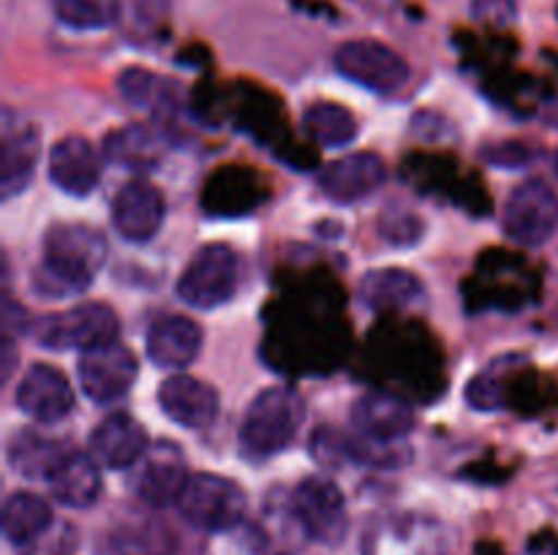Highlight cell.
<instances>
[{
    "label": "cell",
    "instance_id": "obj_1",
    "mask_svg": "<svg viewBox=\"0 0 558 555\" xmlns=\"http://www.w3.org/2000/svg\"><path fill=\"white\" fill-rule=\"evenodd\" d=\"M265 341V359L276 370L292 375L327 373L347 357L349 330L341 316L338 294L308 288L305 294L278 303Z\"/></svg>",
    "mask_w": 558,
    "mask_h": 555
},
{
    "label": "cell",
    "instance_id": "obj_2",
    "mask_svg": "<svg viewBox=\"0 0 558 555\" xmlns=\"http://www.w3.org/2000/svg\"><path fill=\"white\" fill-rule=\"evenodd\" d=\"M107 239L85 223H54L44 234L41 261L31 275L41 299H71L85 294L107 261Z\"/></svg>",
    "mask_w": 558,
    "mask_h": 555
},
{
    "label": "cell",
    "instance_id": "obj_3",
    "mask_svg": "<svg viewBox=\"0 0 558 555\" xmlns=\"http://www.w3.org/2000/svg\"><path fill=\"white\" fill-rule=\"evenodd\" d=\"M365 370L371 379L385 384L387 392L401 386L409 392L414 390V395L430 397L439 384V346L417 324L381 321L379 330L368 337Z\"/></svg>",
    "mask_w": 558,
    "mask_h": 555
},
{
    "label": "cell",
    "instance_id": "obj_4",
    "mask_svg": "<svg viewBox=\"0 0 558 555\" xmlns=\"http://www.w3.org/2000/svg\"><path fill=\"white\" fill-rule=\"evenodd\" d=\"M305 422V400L294 386H270L245 408L240 449L251 460H270L292 446Z\"/></svg>",
    "mask_w": 558,
    "mask_h": 555
},
{
    "label": "cell",
    "instance_id": "obj_5",
    "mask_svg": "<svg viewBox=\"0 0 558 555\" xmlns=\"http://www.w3.org/2000/svg\"><path fill=\"white\" fill-rule=\"evenodd\" d=\"M31 332L38 346L52 351H90L118 341L120 321L109 305L82 303L63 313L44 316L31 326Z\"/></svg>",
    "mask_w": 558,
    "mask_h": 555
},
{
    "label": "cell",
    "instance_id": "obj_6",
    "mask_svg": "<svg viewBox=\"0 0 558 555\" xmlns=\"http://www.w3.org/2000/svg\"><path fill=\"white\" fill-rule=\"evenodd\" d=\"M174 506L189 526L221 533L243 522L248 501H245L243 488L232 479L218 477V473H191Z\"/></svg>",
    "mask_w": 558,
    "mask_h": 555
},
{
    "label": "cell",
    "instance_id": "obj_7",
    "mask_svg": "<svg viewBox=\"0 0 558 555\" xmlns=\"http://www.w3.org/2000/svg\"><path fill=\"white\" fill-rule=\"evenodd\" d=\"M240 283V259L223 243L202 245L191 256L178 281V297L196 310H213L234 297Z\"/></svg>",
    "mask_w": 558,
    "mask_h": 555
},
{
    "label": "cell",
    "instance_id": "obj_8",
    "mask_svg": "<svg viewBox=\"0 0 558 555\" xmlns=\"http://www.w3.org/2000/svg\"><path fill=\"white\" fill-rule=\"evenodd\" d=\"M332 65L343 79L365 87L379 96H392L409 82V63L390 49L387 44L374 38H352L343 41L332 54Z\"/></svg>",
    "mask_w": 558,
    "mask_h": 555
},
{
    "label": "cell",
    "instance_id": "obj_9",
    "mask_svg": "<svg viewBox=\"0 0 558 555\" xmlns=\"http://www.w3.org/2000/svg\"><path fill=\"white\" fill-rule=\"evenodd\" d=\"M505 234L523 248H539L558 229V194L545 180H526L505 205Z\"/></svg>",
    "mask_w": 558,
    "mask_h": 555
},
{
    "label": "cell",
    "instance_id": "obj_10",
    "mask_svg": "<svg viewBox=\"0 0 558 555\" xmlns=\"http://www.w3.org/2000/svg\"><path fill=\"white\" fill-rule=\"evenodd\" d=\"M311 449L314 457L325 466H343V462H354V466L365 468H381V471H396L412 460V446L407 441H381L371 439L363 433H341L336 428H319L311 439Z\"/></svg>",
    "mask_w": 558,
    "mask_h": 555
},
{
    "label": "cell",
    "instance_id": "obj_11",
    "mask_svg": "<svg viewBox=\"0 0 558 555\" xmlns=\"http://www.w3.org/2000/svg\"><path fill=\"white\" fill-rule=\"evenodd\" d=\"M129 488L142 504L169 506L178 504L180 493L189 484V462L174 441H153L145 455L129 468Z\"/></svg>",
    "mask_w": 558,
    "mask_h": 555
},
{
    "label": "cell",
    "instance_id": "obj_12",
    "mask_svg": "<svg viewBox=\"0 0 558 555\" xmlns=\"http://www.w3.org/2000/svg\"><path fill=\"white\" fill-rule=\"evenodd\" d=\"M292 501L308 539L319 544H330V547H336V544L347 539V498H343L341 488L330 477H322V473L305 477L292 490Z\"/></svg>",
    "mask_w": 558,
    "mask_h": 555
},
{
    "label": "cell",
    "instance_id": "obj_13",
    "mask_svg": "<svg viewBox=\"0 0 558 555\" xmlns=\"http://www.w3.org/2000/svg\"><path fill=\"white\" fill-rule=\"evenodd\" d=\"M76 373H80L82 392L93 403L109 406V403H118L129 395L136 375H140V365L123 343L114 341L107 346L82 351Z\"/></svg>",
    "mask_w": 558,
    "mask_h": 555
},
{
    "label": "cell",
    "instance_id": "obj_14",
    "mask_svg": "<svg viewBox=\"0 0 558 555\" xmlns=\"http://www.w3.org/2000/svg\"><path fill=\"white\" fill-rule=\"evenodd\" d=\"M38 158H41L38 128L31 120L5 107L3 123H0V190H3V199L25 194L36 174Z\"/></svg>",
    "mask_w": 558,
    "mask_h": 555
},
{
    "label": "cell",
    "instance_id": "obj_15",
    "mask_svg": "<svg viewBox=\"0 0 558 555\" xmlns=\"http://www.w3.org/2000/svg\"><path fill=\"white\" fill-rule=\"evenodd\" d=\"M526 299V267L510 254H490L466 283V303L474 310H515Z\"/></svg>",
    "mask_w": 558,
    "mask_h": 555
},
{
    "label": "cell",
    "instance_id": "obj_16",
    "mask_svg": "<svg viewBox=\"0 0 558 555\" xmlns=\"http://www.w3.org/2000/svg\"><path fill=\"white\" fill-rule=\"evenodd\" d=\"M167 201L156 185L145 180H131L112 199V226L125 243H150L163 226Z\"/></svg>",
    "mask_w": 558,
    "mask_h": 555
},
{
    "label": "cell",
    "instance_id": "obj_17",
    "mask_svg": "<svg viewBox=\"0 0 558 555\" xmlns=\"http://www.w3.org/2000/svg\"><path fill=\"white\" fill-rule=\"evenodd\" d=\"M385 180V158L376 156V152H352V156L327 163L316 183H319L322 194L336 205H354V201L379 190Z\"/></svg>",
    "mask_w": 558,
    "mask_h": 555
},
{
    "label": "cell",
    "instance_id": "obj_18",
    "mask_svg": "<svg viewBox=\"0 0 558 555\" xmlns=\"http://www.w3.org/2000/svg\"><path fill=\"white\" fill-rule=\"evenodd\" d=\"M16 406L36 422L58 424L74 408V390L58 368L36 362L25 370L16 386Z\"/></svg>",
    "mask_w": 558,
    "mask_h": 555
},
{
    "label": "cell",
    "instance_id": "obj_19",
    "mask_svg": "<svg viewBox=\"0 0 558 555\" xmlns=\"http://www.w3.org/2000/svg\"><path fill=\"white\" fill-rule=\"evenodd\" d=\"M417 424L414 406L403 395L387 390H371L352 406V428L357 433L381 441H407Z\"/></svg>",
    "mask_w": 558,
    "mask_h": 555
},
{
    "label": "cell",
    "instance_id": "obj_20",
    "mask_svg": "<svg viewBox=\"0 0 558 555\" xmlns=\"http://www.w3.org/2000/svg\"><path fill=\"white\" fill-rule=\"evenodd\" d=\"M265 201V185L248 166H223L202 188V210L213 218L248 215Z\"/></svg>",
    "mask_w": 558,
    "mask_h": 555
},
{
    "label": "cell",
    "instance_id": "obj_21",
    "mask_svg": "<svg viewBox=\"0 0 558 555\" xmlns=\"http://www.w3.org/2000/svg\"><path fill=\"white\" fill-rule=\"evenodd\" d=\"M357 297L374 313L398 316L425 308L428 294H425L423 281L414 272L385 267V270H371L360 278Z\"/></svg>",
    "mask_w": 558,
    "mask_h": 555
},
{
    "label": "cell",
    "instance_id": "obj_22",
    "mask_svg": "<svg viewBox=\"0 0 558 555\" xmlns=\"http://www.w3.org/2000/svg\"><path fill=\"white\" fill-rule=\"evenodd\" d=\"M167 125L131 123L114 128L104 136V158L114 166L131 169V172H150L163 161L169 150Z\"/></svg>",
    "mask_w": 558,
    "mask_h": 555
},
{
    "label": "cell",
    "instance_id": "obj_23",
    "mask_svg": "<svg viewBox=\"0 0 558 555\" xmlns=\"http://www.w3.org/2000/svg\"><path fill=\"white\" fill-rule=\"evenodd\" d=\"M158 406L185 430H207L218 419L221 403L218 392L210 384L191 375H172L158 386Z\"/></svg>",
    "mask_w": 558,
    "mask_h": 555
},
{
    "label": "cell",
    "instance_id": "obj_24",
    "mask_svg": "<svg viewBox=\"0 0 558 555\" xmlns=\"http://www.w3.org/2000/svg\"><path fill=\"white\" fill-rule=\"evenodd\" d=\"M49 180L69 196H90L101 180V156L85 136H65L49 150Z\"/></svg>",
    "mask_w": 558,
    "mask_h": 555
},
{
    "label": "cell",
    "instance_id": "obj_25",
    "mask_svg": "<svg viewBox=\"0 0 558 555\" xmlns=\"http://www.w3.org/2000/svg\"><path fill=\"white\" fill-rule=\"evenodd\" d=\"M147 446H150V439L145 428L123 411L101 419L90 435V455L96 457L98 466L112 468V471H129L145 455Z\"/></svg>",
    "mask_w": 558,
    "mask_h": 555
},
{
    "label": "cell",
    "instance_id": "obj_26",
    "mask_svg": "<svg viewBox=\"0 0 558 555\" xmlns=\"http://www.w3.org/2000/svg\"><path fill=\"white\" fill-rule=\"evenodd\" d=\"M251 539L259 555H292L303 539H308L298 509H294L292 493L272 490L265 501V509L259 511V520L251 528Z\"/></svg>",
    "mask_w": 558,
    "mask_h": 555
},
{
    "label": "cell",
    "instance_id": "obj_27",
    "mask_svg": "<svg viewBox=\"0 0 558 555\" xmlns=\"http://www.w3.org/2000/svg\"><path fill=\"white\" fill-rule=\"evenodd\" d=\"M202 326L185 316H163L147 332V357L163 370H183L199 357Z\"/></svg>",
    "mask_w": 558,
    "mask_h": 555
},
{
    "label": "cell",
    "instance_id": "obj_28",
    "mask_svg": "<svg viewBox=\"0 0 558 555\" xmlns=\"http://www.w3.org/2000/svg\"><path fill=\"white\" fill-rule=\"evenodd\" d=\"M71 452V441L36 428H22L9 439V466L27 479H49Z\"/></svg>",
    "mask_w": 558,
    "mask_h": 555
},
{
    "label": "cell",
    "instance_id": "obj_29",
    "mask_svg": "<svg viewBox=\"0 0 558 555\" xmlns=\"http://www.w3.org/2000/svg\"><path fill=\"white\" fill-rule=\"evenodd\" d=\"M49 493L58 504L71 509H87L101 495V473H98L96 457L87 452L74 449L47 479Z\"/></svg>",
    "mask_w": 558,
    "mask_h": 555
},
{
    "label": "cell",
    "instance_id": "obj_30",
    "mask_svg": "<svg viewBox=\"0 0 558 555\" xmlns=\"http://www.w3.org/2000/svg\"><path fill=\"white\" fill-rule=\"evenodd\" d=\"M54 526L52 506L36 493L16 490L3 504V533L16 547H33Z\"/></svg>",
    "mask_w": 558,
    "mask_h": 555
},
{
    "label": "cell",
    "instance_id": "obj_31",
    "mask_svg": "<svg viewBox=\"0 0 558 555\" xmlns=\"http://www.w3.org/2000/svg\"><path fill=\"white\" fill-rule=\"evenodd\" d=\"M118 90L131 107L156 114L158 125H163V120L172 118L174 109H178V101H174L178 87L163 76L153 74V71L140 69V65H131L118 76Z\"/></svg>",
    "mask_w": 558,
    "mask_h": 555
},
{
    "label": "cell",
    "instance_id": "obj_32",
    "mask_svg": "<svg viewBox=\"0 0 558 555\" xmlns=\"http://www.w3.org/2000/svg\"><path fill=\"white\" fill-rule=\"evenodd\" d=\"M109 555H174V536L150 517L125 520L107 536Z\"/></svg>",
    "mask_w": 558,
    "mask_h": 555
},
{
    "label": "cell",
    "instance_id": "obj_33",
    "mask_svg": "<svg viewBox=\"0 0 558 555\" xmlns=\"http://www.w3.org/2000/svg\"><path fill=\"white\" fill-rule=\"evenodd\" d=\"M305 134L319 147H347L357 139V118L347 107L332 101H316L303 114Z\"/></svg>",
    "mask_w": 558,
    "mask_h": 555
},
{
    "label": "cell",
    "instance_id": "obj_34",
    "mask_svg": "<svg viewBox=\"0 0 558 555\" xmlns=\"http://www.w3.org/2000/svg\"><path fill=\"white\" fill-rule=\"evenodd\" d=\"M515 357H501L490 362L483 373L474 375L466 386V403L474 411H499L507 406V386L515 373Z\"/></svg>",
    "mask_w": 558,
    "mask_h": 555
},
{
    "label": "cell",
    "instance_id": "obj_35",
    "mask_svg": "<svg viewBox=\"0 0 558 555\" xmlns=\"http://www.w3.org/2000/svg\"><path fill=\"white\" fill-rule=\"evenodd\" d=\"M52 11L71 30H104L120 20V0H52Z\"/></svg>",
    "mask_w": 558,
    "mask_h": 555
},
{
    "label": "cell",
    "instance_id": "obj_36",
    "mask_svg": "<svg viewBox=\"0 0 558 555\" xmlns=\"http://www.w3.org/2000/svg\"><path fill=\"white\" fill-rule=\"evenodd\" d=\"M379 234L387 245L412 248V245L423 239L425 221L417 212L407 210V207H387L379 215Z\"/></svg>",
    "mask_w": 558,
    "mask_h": 555
},
{
    "label": "cell",
    "instance_id": "obj_37",
    "mask_svg": "<svg viewBox=\"0 0 558 555\" xmlns=\"http://www.w3.org/2000/svg\"><path fill=\"white\" fill-rule=\"evenodd\" d=\"M472 20L485 27H510L518 16V0H472Z\"/></svg>",
    "mask_w": 558,
    "mask_h": 555
},
{
    "label": "cell",
    "instance_id": "obj_38",
    "mask_svg": "<svg viewBox=\"0 0 558 555\" xmlns=\"http://www.w3.org/2000/svg\"><path fill=\"white\" fill-rule=\"evenodd\" d=\"M483 158L490 163V166L521 169L534 161V150L529 145H523V141H501V145L485 147Z\"/></svg>",
    "mask_w": 558,
    "mask_h": 555
},
{
    "label": "cell",
    "instance_id": "obj_39",
    "mask_svg": "<svg viewBox=\"0 0 558 555\" xmlns=\"http://www.w3.org/2000/svg\"><path fill=\"white\" fill-rule=\"evenodd\" d=\"M412 131L425 141H441L445 136L452 134L450 120H445L436 112H420L417 118L412 120Z\"/></svg>",
    "mask_w": 558,
    "mask_h": 555
},
{
    "label": "cell",
    "instance_id": "obj_40",
    "mask_svg": "<svg viewBox=\"0 0 558 555\" xmlns=\"http://www.w3.org/2000/svg\"><path fill=\"white\" fill-rule=\"evenodd\" d=\"M474 555H505V553H501L499 544L483 542V544H477V553H474Z\"/></svg>",
    "mask_w": 558,
    "mask_h": 555
},
{
    "label": "cell",
    "instance_id": "obj_41",
    "mask_svg": "<svg viewBox=\"0 0 558 555\" xmlns=\"http://www.w3.org/2000/svg\"><path fill=\"white\" fill-rule=\"evenodd\" d=\"M554 172H556V177H558V152H556V161H554Z\"/></svg>",
    "mask_w": 558,
    "mask_h": 555
}]
</instances>
